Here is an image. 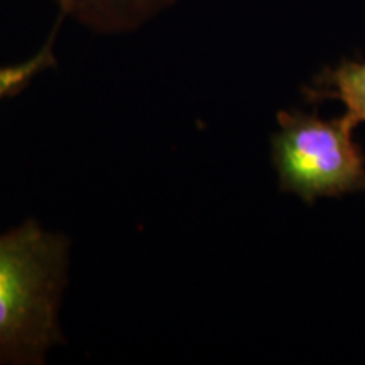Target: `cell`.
<instances>
[{
	"label": "cell",
	"instance_id": "6da1fadb",
	"mask_svg": "<svg viewBox=\"0 0 365 365\" xmlns=\"http://www.w3.org/2000/svg\"><path fill=\"white\" fill-rule=\"evenodd\" d=\"M70 242L26 220L0 234V365H39L63 344L59 304Z\"/></svg>",
	"mask_w": 365,
	"mask_h": 365
},
{
	"label": "cell",
	"instance_id": "7a4b0ae2",
	"mask_svg": "<svg viewBox=\"0 0 365 365\" xmlns=\"http://www.w3.org/2000/svg\"><path fill=\"white\" fill-rule=\"evenodd\" d=\"M354 130L344 115L323 120L299 110L277 113L271 154L281 191L307 203L365 191V158Z\"/></svg>",
	"mask_w": 365,
	"mask_h": 365
},
{
	"label": "cell",
	"instance_id": "3957f363",
	"mask_svg": "<svg viewBox=\"0 0 365 365\" xmlns=\"http://www.w3.org/2000/svg\"><path fill=\"white\" fill-rule=\"evenodd\" d=\"M61 17H70L91 33L130 34L170 11L180 0H51Z\"/></svg>",
	"mask_w": 365,
	"mask_h": 365
},
{
	"label": "cell",
	"instance_id": "277c9868",
	"mask_svg": "<svg viewBox=\"0 0 365 365\" xmlns=\"http://www.w3.org/2000/svg\"><path fill=\"white\" fill-rule=\"evenodd\" d=\"M303 91L312 102L340 100L346 108L344 117L357 127L365 122V59H344L325 68Z\"/></svg>",
	"mask_w": 365,
	"mask_h": 365
},
{
	"label": "cell",
	"instance_id": "5b68a950",
	"mask_svg": "<svg viewBox=\"0 0 365 365\" xmlns=\"http://www.w3.org/2000/svg\"><path fill=\"white\" fill-rule=\"evenodd\" d=\"M58 26L59 22L54 26L51 38L46 41L43 48L33 58H29L24 63H17V65L0 66V98L17 93L34 76H38L39 73L54 66V63H56V56H54V38H56Z\"/></svg>",
	"mask_w": 365,
	"mask_h": 365
}]
</instances>
